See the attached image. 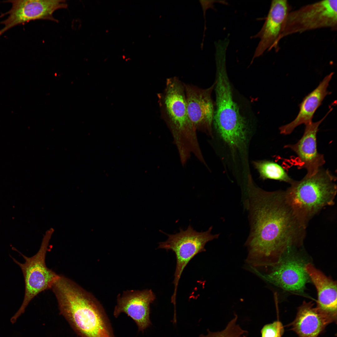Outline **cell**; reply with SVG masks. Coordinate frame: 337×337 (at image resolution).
<instances>
[{
    "label": "cell",
    "instance_id": "1",
    "mask_svg": "<svg viewBox=\"0 0 337 337\" xmlns=\"http://www.w3.org/2000/svg\"><path fill=\"white\" fill-rule=\"evenodd\" d=\"M245 204L250 226L246 261L252 269L272 267L290 249L302 244L305 228L287 203L285 191L267 192L249 183Z\"/></svg>",
    "mask_w": 337,
    "mask_h": 337
},
{
    "label": "cell",
    "instance_id": "2",
    "mask_svg": "<svg viewBox=\"0 0 337 337\" xmlns=\"http://www.w3.org/2000/svg\"><path fill=\"white\" fill-rule=\"evenodd\" d=\"M52 289L60 312L81 337H115L102 305L90 293L62 275Z\"/></svg>",
    "mask_w": 337,
    "mask_h": 337
},
{
    "label": "cell",
    "instance_id": "3",
    "mask_svg": "<svg viewBox=\"0 0 337 337\" xmlns=\"http://www.w3.org/2000/svg\"><path fill=\"white\" fill-rule=\"evenodd\" d=\"M158 96L161 115L173 135L182 165L192 153L203 161L196 130L188 113L183 83L176 77L168 78L164 90Z\"/></svg>",
    "mask_w": 337,
    "mask_h": 337
},
{
    "label": "cell",
    "instance_id": "4",
    "mask_svg": "<svg viewBox=\"0 0 337 337\" xmlns=\"http://www.w3.org/2000/svg\"><path fill=\"white\" fill-rule=\"evenodd\" d=\"M336 179L329 170L321 168L312 176L294 180L285 191L287 203L305 228L310 220L322 208L334 204Z\"/></svg>",
    "mask_w": 337,
    "mask_h": 337
},
{
    "label": "cell",
    "instance_id": "5",
    "mask_svg": "<svg viewBox=\"0 0 337 337\" xmlns=\"http://www.w3.org/2000/svg\"><path fill=\"white\" fill-rule=\"evenodd\" d=\"M216 77L215 82L216 109L213 121L222 139L233 148H240L246 140V125L234 101L226 68V57H215Z\"/></svg>",
    "mask_w": 337,
    "mask_h": 337
},
{
    "label": "cell",
    "instance_id": "6",
    "mask_svg": "<svg viewBox=\"0 0 337 337\" xmlns=\"http://www.w3.org/2000/svg\"><path fill=\"white\" fill-rule=\"evenodd\" d=\"M54 231L51 228L45 233L40 248L37 253L28 257L20 252L25 260L21 263L11 256L13 261L21 268L25 281V291L23 300L20 309L12 318L14 323L23 313L30 302L39 293L51 289L59 275L46 266L45 258L49 242Z\"/></svg>",
    "mask_w": 337,
    "mask_h": 337
},
{
    "label": "cell",
    "instance_id": "7",
    "mask_svg": "<svg viewBox=\"0 0 337 337\" xmlns=\"http://www.w3.org/2000/svg\"><path fill=\"white\" fill-rule=\"evenodd\" d=\"M212 227L204 232L194 230L191 225L187 229H180L179 232L173 234L164 233L168 237L167 240L159 243L158 249L172 250L175 253L176 265L173 283L174 291L171 297V302H176L178 286L181 276L187 265L198 253L205 252V246L208 242L217 238L219 234L211 233Z\"/></svg>",
    "mask_w": 337,
    "mask_h": 337
},
{
    "label": "cell",
    "instance_id": "8",
    "mask_svg": "<svg viewBox=\"0 0 337 337\" xmlns=\"http://www.w3.org/2000/svg\"><path fill=\"white\" fill-rule=\"evenodd\" d=\"M323 28L337 29V0L320 1L290 11L280 37Z\"/></svg>",
    "mask_w": 337,
    "mask_h": 337
},
{
    "label": "cell",
    "instance_id": "9",
    "mask_svg": "<svg viewBox=\"0 0 337 337\" xmlns=\"http://www.w3.org/2000/svg\"><path fill=\"white\" fill-rule=\"evenodd\" d=\"M12 4L11 9L3 16L8 15L7 19L1 23L4 26L0 30V36L5 32L17 25L30 21L46 20L57 22L53 16L56 10L66 8L68 5L65 0H17L4 1Z\"/></svg>",
    "mask_w": 337,
    "mask_h": 337
},
{
    "label": "cell",
    "instance_id": "10",
    "mask_svg": "<svg viewBox=\"0 0 337 337\" xmlns=\"http://www.w3.org/2000/svg\"><path fill=\"white\" fill-rule=\"evenodd\" d=\"M291 7L286 0L271 1L265 21L259 32L251 37L259 38L260 41L252 59L262 55L266 50L274 48L276 51L279 49L280 37L286 17L291 11Z\"/></svg>",
    "mask_w": 337,
    "mask_h": 337
},
{
    "label": "cell",
    "instance_id": "11",
    "mask_svg": "<svg viewBox=\"0 0 337 337\" xmlns=\"http://www.w3.org/2000/svg\"><path fill=\"white\" fill-rule=\"evenodd\" d=\"M187 108L195 129L211 134L214 114L211 93L215 83L206 89L184 83Z\"/></svg>",
    "mask_w": 337,
    "mask_h": 337
},
{
    "label": "cell",
    "instance_id": "12",
    "mask_svg": "<svg viewBox=\"0 0 337 337\" xmlns=\"http://www.w3.org/2000/svg\"><path fill=\"white\" fill-rule=\"evenodd\" d=\"M332 110V108L330 109L320 120L305 125L303 134L297 142L284 146L285 148L289 149L295 154L299 162L298 168H305L306 170L307 176L315 173L325 162L324 155L318 151L317 134L320 125Z\"/></svg>",
    "mask_w": 337,
    "mask_h": 337
},
{
    "label": "cell",
    "instance_id": "13",
    "mask_svg": "<svg viewBox=\"0 0 337 337\" xmlns=\"http://www.w3.org/2000/svg\"><path fill=\"white\" fill-rule=\"evenodd\" d=\"M155 298L151 289L125 291L117 296L114 315L117 318L125 313L135 321L139 330L143 331L150 325V305Z\"/></svg>",
    "mask_w": 337,
    "mask_h": 337
},
{
    "label": "cell",
    "instance_id": "14",
    "mask_svg": "<svg viewBox=\"0 0 337 337\" xmlns=\"http://www.w3.org/2000/svg\"><path fill=\"white\" fill-rule=\"evenodd\" d=\"M281 259L268 273L260 274L267 281L284 290L302 291L308 281V275L302 261L292 255Z\"/></svg>",
    "mask_w": 337,
    "mask_h": 337
},
{
    "label": "cell",
    "instance_id": "15",
    "mask_svg": "<svg viewBox=\"0 0 337 337\" xmlns=\"http://www.w3.org/2000/svg\"><path fill=\"white\" fill-rule=\"evenodd\" d=\"M305 270L317 291L316 307L330 323L337 322V283L310 263L305 264Z\"/></svg>",
    "mask_w": 337,
    "mask_h": 337
},
{
    "label": "cell",
    "instance_id": "16",
    "mask_svg": "<svg viewBox=\"0 0 337 337\" xmlns=\"http://www.w3.org/2000/svg\"><path fill=\"white\" fill-rule=\"evenodd\" d=\"M334 74L332 72L326 76L317 87L303 98L299 105V111L295 118L290 123L280 127L281 134H289L299 125L303 124L305 125L312 122L315 111L325 96L330 93L327 88Z\"/></svg>",
    "mask_w": 337,
    "mask_h": 337
},
{
    "label": "cell",
    "instance_id": "17",
    "mask_svg": "<svg viewBox=\"0 0 337 337\" xmlns=\"http://www.w3.org/2000/svg\"><path fill=\"white\" fill-rule=\"evenodd\" d=\"M311 302L304 301L296 317L289 325L299 337H317L330 324Z\"/></svg>",
    "mask_w": 337,
    "mask_h": 337
},
{
    "label": "cell",
    "instance_id": "18",
    "mask_svg": "<svg viewBox=\"0 0 337 337\" xmlns=\"http://www.w3.org/2000/svg\"><path fill=\"white\" fill-rule=\"evenodd\" d=\"M253 164L263 180L270 179L291 184L294 181L285 169L280 164L272 161H255Z\"/></svg>",
    "mask_w": 337,
    "mask_h": 337
},
{
    "label": "cell",
    "instance_id": "19",
    "mask_svg": "<svg viewBox=\"0 0 337 337\" xmlns=\"http://www.w3.org/2000/svg\"><path fill=\"white\" fill-rule=\"evenodd\" d=\"M235 316L224 330L215 332L209 331L208 335H202L200 337H240L247 331L242 330L239 325L237 324L238 317L236 315Z\"/></svg>",
    "mask_w": 337,
    "mask_h": 337
},
{
    "label": "cell",
    "instance_id": "20",
    "mask_svg": "<svg viewBox=\"0 0 337 337\" xmlns=\"http://www.w3.org/2000/svg\"><path fill=\"white\" fill-rule=\"evenodd\" d=\"M284 332L282 323L278 321L265 325L261 331V337H281Z\"/></svg>",
    "mask_w": 337,
    "mask_h": 337
}]
</instances>
